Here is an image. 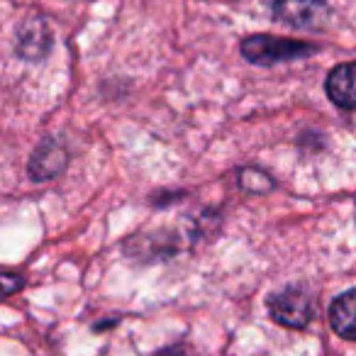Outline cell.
<instances>
[{"instance_id":"6da1fadb","label":"cell","mask_w":356,"mask_h":356,"mask_svg":"<svg viewBox=\"0 0 356 356\" xmlns=\"http://www.w3.org/2000/svg\"><path fill=\"white\" fill-rule=\"evenodd\" d=\"M312 51H317L307 42L298 40H283V37H271V35H257L247 37L242 42V54L244 59H249L252 64L259 66H271L278 61H293L302 59V56H310Z\"/></svg>"},{"instance_id":"3957f363","label":"cell","mask_w":356,"mask_h":356,"mask_svg":"<svg viewBox=\"0 0 356 356\" xmlns=\"http://www.w3.org/2000/svg\"><path fill=\"white\" fill-rule=\"evenodd\" d=\"M271 13L278 22L296 30H322L332 17L325 0H273Z\"/></svg>"},{"instance_id":"52a82bcc","label":"cell","mask_w":356,"mask_h":356,"mask_svg":"<svg viewBox=\"0 0 356 356\" xmlns=\"http://www.w3.org/2000/svg\"><path fill=\"white\" fill-rule=\"evenodd\" d=\"M49 47L51 37L42 20H32L30 25H25L17 32V54L25 59H42L49 51Z\"/></svg>"},{"instance_id":"8992f818","label":"cell","mask_w":356,"mask_h":356,"mask_svg":"<svg viewBox=\"0 0 356 356\" xmlns=\"http://www.w3.org/2000/svg\"><path fill=\"white\" fill-rule=\"evenodd\" d=\"M64 166H66L64 147H59L56 142H44L42 147H37L35 156H32L30 176L35 178V181H49V178L56 176Z\"/></svg>"},{"instance_id":"277c9868","label":"cell","mask_w":356,"mask_h":356,"mask_svg":"<svg viewBox=\"0 0 356 356\" xmlns=\"http://www.w3.org/2000/svg\"><path fill=\"white\" fill-rule=\"evenodd\" d=\"M325 88L337 108L356 110V61L334 66L327 76Z\"/></svg>"},{"instance_id":"7a4b0ae2","label":"cell","mask_w":356,"mask_h":356,"mask_svg":"<svg viewBox=\"0 0 356 356\" xmlns=\"http://www.w3.org/2000/svg\"><path fill=\"white\" fill-rule=\"evenodd\" d=\"M268 312L278 325L302 330L312 320V298L302 286H286L268 298Z\"/></svg>"},{"instance_id":"5b68a950","label":"cell","mask_w":356,"mask_h":356,"mask_svg":"<svg viewBox=\"0 0 356 356\" xmlns=\"http://www.w3.org/2000/svg\"><path fill=\"white\" fill-rule=\"evenodd\" d=\"M330 327L341 339L356 341V288L337 296L330 305Z\"/></svg>"}]
</instances>
